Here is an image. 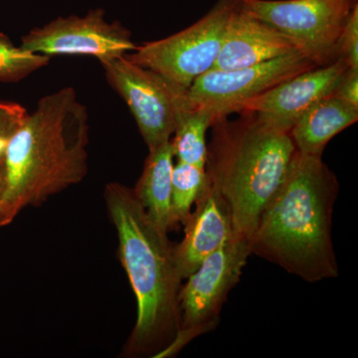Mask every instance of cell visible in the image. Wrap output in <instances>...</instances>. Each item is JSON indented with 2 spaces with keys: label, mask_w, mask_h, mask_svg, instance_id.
Returning a JSON list of instances; mask_svg holds the SVG:
<instances>
[{
  "label": "cell",
  "mask_w": 358,
  "mask_h": 358,
  "mask_svg": "<svg viewBox=\"0 0 358 358\" xmlns=\"http://www.w3.org/2000/svg\"><path fill=\"white\" fill-rule=\"evenodd\" d=\"M338 192V179L322 157L296 152L250 238L252 255L308 282L338 278L333 214Z\"/></svg>",
  "instance_id": "cell-1"
},
{
  "label": "cell",
  "mask_w": 358,
  "mask_h": 358,
  "mask_svg": "<svg viewBox=\"0 0 358 358\" xmlns=\"http://www.w3.org/2000/svg\"><path fill=\"white\" fill-rule=\"evenodd\" d=\"M103 197L119 238L120 260L138 307L124 355L162 357L180 329L178 296L182 280L176 244L148 216L133 188L110 182Z\"/></svg>",
  "instance_id": "cell-2"
},
{
  "label": "cell",
  "mask_w": 358,
  "mask_h": 358,
  "mask_svg": "<svg viewBox=\"0 0 358 358\" xmlns=\"http://www.w3.org/2000/svg\"><path fill=\"white\" fill-rule=\"evenodd\" d=\"M89 115L72 87L40 99L7 145L6 200L16 214L88 173Z\"/></svg>",
  "instance_id": "cell-3"
},
{
  "label": "cell",
  "mask_w": 358,
  "mask_h": 358,
  "mask_svg": "<svg viewBox=\"0 0 358 358\" xmlns=\"http://www.w3.org/2000/svg\"><path fill=\"white\" fill-rule=\"evenodd\" d=\"M212 124L206 173L229 208L235 236L248 240L261 214L279 189L296 148L289 133L242 113Z\"/></svg>",
  "instance_id": "cell-4"
},
{
  "label": "cell",
  "mask_w": 358,
  "mask_h": 358,
  "mask_svg": "<svg viewBox=\"0 0 358 358\" xmlns=\"http://www.w3.org/2000/svg\"><path fill=\"white\" fill-rule=\"evenodd\" d=\"M251 255L248 240L233 235L186 278L178 296L180 329L162 357L176 355L192 339L217 327L223 306Z\"/></svg>",
  "instance_id": "cell-5"
},
{
  "label": "cell",
  "mask_w": 358,
  "mask_h": 358,
  "mask_svg": "<svg viewBox=\"0 0 358 358\" xmlns=\"http://www.w3.org/2000/svg\"><path fill=\"white\" fill-rule=\"evenodd\" d=\"M242 0H216L203 17L166 38L136 45L127 57L159 73L181 88L213 68L226 28Z\"/></svg>",
  "instance_id": "cell-6"
},
{
  "label": "cell",
  "mask_w": 358,
  "mask_h": 358,
  "mask_svg": "<svg viewBox=\"0 0 358 358\" xmlns=\"http://www.w3.org/2000/svg\"><path fill=\"white\" fill-rule=\"evenodd\" d=\"M100 64L108 83L131 110L148 150L171 141L179 113L188 103L187 90L126 55Z\"/></svg>",
  "instance_id": "cell-7"
},
{
  "label": "cell",
  "mask_w": 358,
  "mask_h": 358,
  "mask_svg": "<svg viewBox=\"0 0 358 358\" xmlns=\"http://www.w3.org/2000/svg\"><path fill=\"white\" fill-rule=\"evenodd\" d=\"M357 2L343 0H242L245 10L288 37L317 66L336 58V45Z\"/></svg>",
  "instance_id": "cell-8"
},
{
  "label": "cell",
  "mask_w": 358,
  "mask_h": 358,
  "mask_svg": "<svg viewBox=\"0 0 358 358\" xmlns=\"http://www.w3.org/2000/svg\"><path fill=\"white\" fill-rule=\"evenodd\" d=\"M315 62L301 52L236 69H210L187 90L188 100L205 110L214 122L238 113L242 103L313 68ZM213 122V124H214Z\"/></svg>",
  "instance_id": "cell-9"
},
{
  "label": "cell",
  "mask_w": 358,
  "mask_h": 358,
  "mask_svg": "<svg viewBox=\"0 0 358 358\" xmlns=\"http://www.w3.org/2000/svg\"><path fill=\"white\" fill-rule=\"evenodd\" d=\"M21 47L41 55H87L99 62L127 55L136 49L131 33L121 23L109 22L102 8L85 16L58 17L33 28L21 40Z\"/></svg>",
  "instance_id": "cell-10"
},
{
  "label": "cell",
  "mask_w": 358,
  "mask_h": 358,
  "mask_svg": "<svg viewBox=\"0 0 358 358\" xmlns=\"http://www.w3.org/2000/svg\"><path fill=\"white\" fill-rule=\"evenodd\" d=\"M348 66L338 58L278 84L240 106L238 113L253 114L268 126L289 133L301 115L322 99L333 96Z\"/></svg>",
  "instance_id": "cell-11"
},
{
  "label": "cell",
  "mask_w": 358,
  "mask_h": 358,
  "mask_svg": "<svg viewBox=\"0 0 358 358\" xmlns=\"http://www.w3.org/2000/svg\"><path fill=\"white\" fill-rule=\"evenodd\" d=\"M194 206L182 224L185 236L176 244V264L182 281L234 235L228 205L209 179Z\"/></svg>",
  "instance_id": "cell-12"
},
{
  "label": "cell",
  "mask_w": 358,
  "mask_h": 358,
  "mask_svg": "<svg viewBox=\"0 0 358 358\" xmlns=\"http://www.w3.org/2000/svg\"><path fill=\"white\" fill-rule=\"evenodd\" d=\"M294 52L300 51L288 37L240 4L231 16L212 69H236L260 64Z\"/></svg>",
  "instance_id": "cell-13"
},
{
  "label": "cell",
  "mask_w": 358,
  "mask_h": 358,
  "mask_svg": "<svg viewBox=\"0 0 358 358\" xmlns=\"http://www.w3.org/2000/svg\"><path fill=\"white\" fill-rule=\"evenodd\" d=\"M357 120L358 107L329 96L301 115L289 136L299 154L322 157L327 143Z\"/></svg>",
  "instance_id": "cell-14"
},
{
  "label": "cell",
  "mask_w": 358,
  "mask_h": 358,
  "mask_svg": "<svg viewBox=\"0 0 358 358\" xmlns=\"http://www.w3.org/2000/svg\"><path fill=\"white\" fill-rule=\"evenodd\" d=\"M174 152L171 141L148 150L143 173L133 188L134 195L150 218L162 229H176L173 214Z\"/></svg>",
  "instance_id": "cell-15"
},
{
  "label": "cell",
  "mask_w": 358,
  "mask_h": 358,
  "mask_svg": "<svg viewBox=\"0 0 358 358\" xmlns=\"http://www.w3.org/2000/svg\"><path fill=\"white\" fill-rule=\"evenodd\" d=\"M213 122L208 112L195 107L188 100L187 105L179 113L171 140L178 162L206 166V134Z\"/></svg>",
  "instance_id": "cell-16"
},
{
  "label": "cell",
  "mask_w": 358,
  "mask_h": 358,
  "mask_svg": "<svg viewBox=\"0 0 358 358\" xmlns=\"http://www.w3.org/2000/svg\"><path fill=\"white\" fill-rule=\"evenodd\" d=\"M206 167L178 162L173 171V214L176 225H182L206 185Z\"/></svg>",
  "instance_id": "cell-17"
},
{
  "label": "cell",
  "mask_w": 358,
  "mask_h": 358,
  "mask_svg": "<svg viewBox=\"0 0 358 358\" xmlns=\"http://www.w3.org/2000/svg\"><path fill=\"white\" fill-rule=\"evenodd\" d=\"M50 59L15 46L0 32V83H18L48 65Z\"/></svg>",
  "instance_id": "cell-18"
},
{
  "label": "cell",
  "mask_w": 358,
  "mask_h": 358,
  "mask_svg": "<svg viewBox=\"0 0 358 358\" xmlns=\"http://www.w3.org/2000/svg\"><path fill=\"white\" fill-rule=\"evenodd\" d=\"M336 58L343 59L350 68L358 69V4L348 14L336 45Z\"/></svg>",
  "instance_id": "cell-19"
},
{
  "label": "cell",
  "mask_w": 358,
  "mask_h": 358,
  "mask_svg": "<svg viewBox=\"0 0 358 358\" xmlns=\"http://www.w3.org/2000/svg\"><path fill=\"white\" fill-rule=\"evenodd\" d=\"M28 114V110L20 103L0 101V162H4L7 145Z\"/></svg>",
  "instance_id": "cell-20"
},
{
  "label": "cell",
  "mask_w": 358,
  "mask_h": 358,
  "mask_svg": "<svg viewBox=\"0 0 358 358\" xmlns=\"http://www.w3.org/2000/svg\"><path fill=\"white\" fill-rule=\"evenodd\" d=\"M334 95L358 107V69L348 68L346 70Z\"/></svg>",
  "instance_id": "cell-21"
},
{
  "label": "cell",
  "mask_w": 358,
  "mask_h": 358,
  "mask_svg": "<svg viewBox=\"0 0 358 358\" xmlns=\"http://www.w3.org/2000/svg\"><path fill=\"white\" fill-rule=\"evenodd\" d=\"M16 216L6 200V169L4 162H0V229L13 223Z\"/></svg>",
  "instance_id": "cell-22"
},
{
  "label": "cell",
  "mask_w": 358,
  "mask_h": 358,
  "mask_svg": "<svg viewBox=\"0 0 358 358\" xmlns=\"http://www.w3.org/2000/svg\"><path fill=\"white\" fill-rule=\"evenodd\" d=\"M343 1L357 2V0H343Z\"/></svg>",
  "instance_id": "cell-23"
}]
</instances>
